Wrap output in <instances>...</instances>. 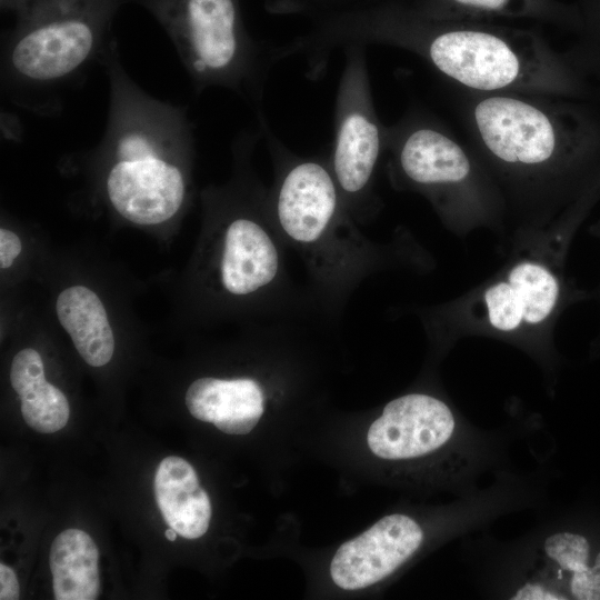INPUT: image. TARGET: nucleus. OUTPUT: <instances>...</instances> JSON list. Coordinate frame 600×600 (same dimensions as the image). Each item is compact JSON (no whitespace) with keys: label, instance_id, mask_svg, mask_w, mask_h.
<instances>
[{"label":"nucleus","instance_id":"nucleus-1","mask_svg":"<svg viewBox=\"0 0 600 600\" xmlns=\"http://www.w3.org/2000/svg\"><path fill=\"white\" fill-rule=\"evenodd\" d=\"M369 43L409 51L451 84L471 92L561 97L572 87L562 58L532 30L433 20L399 4L339 13L300 40L303 56L318 69L324 68L334 49Z\"/></svg>","mask_w":600,"mask_h":600},{"label":"nucleus","instance_id":"nucleus-2","mask_svg":"<svg viewBox=\"0 0 600 600\" xmlns=\"http://www.w3.org/2000/svg\"><path fill=\"white\" fill-rule=\"evenodd\" d=\"M261 132H242L232 146L233 174L202 192L204 240L197 283L208 310L263 323L296 322L321 313L309 289L291 278L288 247L272 219L268 188L251 158Z\"/></svg>","mask_w":600,"mask_h":600},{"label":"nucleus","instance_id":"nucleus-3","mask_svg":"<svg viewBox=\"0 0 600 600\" xmlns=\"http://www.w3.org/2000/svg\"><path fill=\"white\" fill-rule=\"evenodd\" d=\"M100 66L109 81L103 136L84 153L107 207L139 227H157L186 210L192 188L194 127L183 106L159 100L126 71L114 40Z\"/></svg>","mask_w":600,"mask_h":600},{"label":"nucleus","instance_id":"nucleus-4","mask_svg":"<svg viewBox=\"0 0 600 600\" xmlns=\"http://www.w3.org/2000/svg\"><path fill=\"white\" fill-rule=\"evenodd\" d=\"M259 123L273 163L268 188L272 219L288 249L302 260L319 309L334 317L384 264V248L368 238L349 212L329 157L297 154L262 114Z\"/></svg>","mask_w":600,"mask_h":600},{"label":"nucleus","instance_id":"nucleus-5","mask_svg":"<svg viewBox=\"0 0 600 600\" xmlns=\"http://www.w3.org/2000/svg\"><path fill=\"white\" fill-rule=\"evenodd\" d=\"M128 0H14V24L1 42V90L37 116L62 110L116 40L111 26Z\"/></svg>","mask_w":600,"mask_h":600},{"label":"nucleus","instance_id":"nucleus-6","mask_svg":"<svg viewBox=\"0 0 600 600\" xmlns=\"http://www.w3.org/2000/svg\"><path fill=\"white\" fill-rule=\"evenodd\" d=\"M459 92V119L484 167L520 196L551 199L563 190L582 137L561 97Z\"/></svg>","mask_w":600,"mask_h":600},{"label":"nucleus","instance_id":"nucleus-7","mask_svg":"<svg viewBox=\"0 0 600 600\" xmlns=\"http://www.w3.org/2000/svg\"><path fill=\"white\" fill-rule=\"evenodd\" d=\"M147 9L171 40L196 94L229 89L259 106L277 48L247 31L239 0H128Z\"/></svg>","mask_w":600,"mask_h":600},{"label":"nucleus","instance_id":"nucleus-8","mask_svg":"<svg viewBox=\"0 0 600 600\" xmlns=\"http://www.w3.org/2000/svg\"><path fill=\"white\" fill-rule=\"evenodd\" d=\"M384 153L393 182L443 214L484 208L492 196L481 159L430 112L412 109L386 127Z\"/></svg>","mask_w":600,"mask_h":600},{"label":"nucleus","instance_id":"nucleus-9","mask_svg":"<svg viewBox=\"0 0 600 600\" xmlns=\"http://www.w3.org/2000/svg\"><path fill=\"white\" fill-rule=\"evenodd\" d=\"M334 103V134L328 156L352 217L364 222L377 210L374 177L384 153L386 126L377 113L366 46L348 44Z\"/></svg>","mask_w":600,"mask_h":600},{"label":"nucleus","instance_id":"nucleus-10","mask_svg":"<svg viewBox=\"0 0 600 600\" xmlns=\"http://www.w3.org/2000/svg\"><path fill=\"white\" fill-rule=\"evenodd\" d=\"M456 418L446 402L413 392L388 402L367 434L371 452L383 460L418 459L447 446L454 437Z\"/></svg>","mask_w":600,"mask_h":600},{"label":"nucleus","instance_id":"nucleus-11","mask_svg":"<svg viewBox=\"0 0 600 600\" xmlns=\"http://www.w3.org/2000/svg\"><path fill=\"white\" fill-rule=\"evenodd\" d=\"M423 531L406 514H389L344 542L330 564L332 581L344 590L376 584L392 574L420 548Z\"/></svg>","mask_w":600,"mask_h":600},{"label":"nucleus","instance_id":"nucleus-12","mask_svg":"<svg viewBox=\"0 0 600 600\" xmlns=\"http://www.w3.org/2000/svg\"><path fill=\"white\" fill-rule=\"evenodd\" d=\"M560 283L554 273L536 261L513 266L507 277L483 294L489 323L502 332L543 322L557 307Z\"/></svg>","mask_w":600,"mask_h":600},{"label":"nucleus","instance_id":"nucleus-13","mask_svg":"<svg viewBox=\"0 0 600 600\" xmlns=\"http://www.w3.org/2000/svg\"><path fill=\"white\" fill-rule=\"evenodd\" d=\"M184 402L193 418L227 434H247L264 413L267 391L253 377L208 376L189 384Z\"/></svg>","mask_w":600,"mask_h":600},{"label":"nucleus","instance_id":"nucleus-14","mask_svg":"<svg viewBox=\"0 0 600 600\" xmlns=\"http://www.w3.org/2000/svg\"><path fill=\"white\" fill-rule=\"evenodd\" d=\"M154 494L164 521L186 539L202 537L211 520V502L193 467L177 456L164 458L154 476Z\"/></svg>","mask_w":600,"mask_h":600},{"label":"nucleus","instance_id":"nucleus-15","mask_svg":"<svg viewBox=\"0 0 600 600\" xmlns=\"http://www.w3.org/2000/svg\"><path fill=\"white\" fill-rule=\"evenodd\" d=\"M56 313L80 357L91 367H103L114 353V334L97 292L83 284L64 288L57 297Z\"/></svg>","mask_w":600,"mask_h":600},{"label":"nucleus","instance_id":"nucleus-16","mask_svg":"<svg viewBox=\"0 0 600 600\" xmlns=\"http://www.w3.org/2000/svg\"><path fill=\"white\" fill-rule=\"evenodd\" d=\"M10 382L21 400L26 423L41 433H53L68 422L70 407L64 393L46 380L44 364L33 348H23L12 359Z\"/></svg>","mask_w":600,"mask_h":600},{"label":"nucleus","instance_id":"nucleus-17","mask_svg":"<svg viewBox=\"0 0 600 600\" xmlns=\"http://www.w3.org/2000/svg\"><path fill=\"white\" fill-rule=\"evenodd\" d=\"M50 570L57 600H96L100 592L99 550L79 529L60 532L50 548Z\"/></svg>","mask_w":600,"mask_h":600},{"label":"nucleus","instance_id":"nucleus-18","mask_svg":"<svg viewBox=\"0 0 600 600\" xmlns=\"http://www.w3.org/2000/svg\"><path fill=\"white\" fill-rule=\"evenodd\" d=\"M411 9L433 20L473 22L514 18L551 21L560 13L552 0H419Z\"/></svg>","mask_w":600,"mask_h":600},{"label":"nucleus","instance_id":"nucleus-19","mask_svg":"<svg viewBox=\"0 0 600 600\" xmlns=\"http://www.w3.org/2000/svg\"><path fill=\"white\" fill-rule=\"evenodd\" d=\"M590 543L579 533L558 532L547 538L543 552L549 569L566 577L568 586L592 566L590 564Z\"/></svg>","mask_w":600,"mask_h":600},{"label":"nucleus","instance_id":"nucleus-20","mask_svg":"<svg viewBox=\"0 0 600 600\" xmlns=\"http://www.w3.org/2000/svg\"><path fill=\"white\" fill-rule=\"evenodd\" d=\"M568 589L574 599L600 600V551L589 570L572 580Z\"/></svg>","mask_w":600,"mask_h":600},{"label":"nucleus","instance_id":"nucleus-21","mask_svg":"<svg viewBox=\"0 0 600 600\" xmlns=\"http://www.w3.org/2000/svg\"><path fill=\"white\" fill-rule=\"evenodd\" d=\"M22 251L20 237L9 228L0 229V267L1 270L11 268Z\"/></svg>","mask_w":600,"mask_h":600},{"label":"nucleus","instance_id":"nucleus-22","mask_svg":"<svg viewBox=\"0 0 600 600\" xmlns=\"http://www.w3.org/2000/svg\"><path fill=\"white\" fill-rule=\"evenodd\" d=\"M20 597V587L14 571L0 563V599L17 600Z\"/></svg>","mask_w":600,"mask_h":600},{"label":"nucleus","instance_id":"nucleus-23","mask_svg":"<svg viewBox=\"0 0 600 600\" xmlns=\"http://www.w3.org/2000/svg\"><path fill=\"white\" fill-rule=\"evenodd\" d=\"M164 536L169 541H174L177 539L178 532L173 528L169 527L164 531Z\"/></svg>","mask_w":600,"mask_h":600},{"label":"nucleus","instance_id":"nucleus-24","mask_svg":"<svg viewBox=\"0 0 600 600\" xmlns=\"http://www.w3.org/2000/svg\"><path fill=\"white\" fill-rule=\"evenodd\" d=\"M14 0H1V7L4 10H11Z\"/></svg>","mask_w":600,"mask_h":600}]
</instances>
